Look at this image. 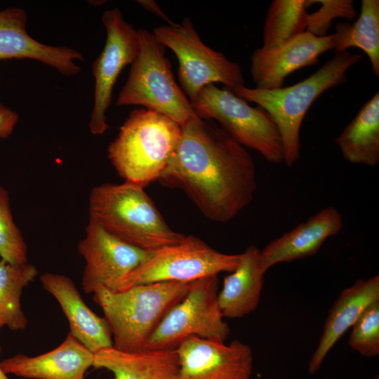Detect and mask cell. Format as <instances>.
I'll return each mask as SVG.
<instances>
[{
	"label": "cell",
	"instance_id": "5b68a950",
	"mask_svg": "<svg viewBox=\"0 0 379 379\" xmlns=\"http://www.w3.org/2000/svg\"><path fill=\"white\" fill-rule=\"evenodd\" d=\"M182 126L170 117L135 109L109 145L108 158L124 182L145 188L158 180L178 145Z\"/></svg>",
	"mask_w": 379,
	"mask_h": 379
},
{
	"label": "cell",
	"instance_id": "f546056e",
	"mask_svg": "<svg viewBox=\"0 0 379 379\" xmlns=\"http://www.w3.org/2000/svg\"><path fill=\"white\" fill-rule=\"evenodd\" d=\"M138 2L146 10L165 20L167 24H172L173 22V21L171 20V19L166 15L162 9L157 5V4L155 3V1L152 0H140L138 1Z\"/></svg>",
	"mask_w": 379,
	"mask_h": 379
},
{
	"label": "cell",
	"instance_id": "7a4b0ae2",
	"mask_svg": "<svg viewBox=\"0 0 379 379\" xmlns=\"http://www.w3.org/2000/svg\"><path fill=\"white\" fill-rule=\"evenodd\" d=\"M361 55L335 52L314 73L288 87L265 90L244 85L232 90L246 101L256 103L272 118L279 131L284 162L292 166L300 157V131L305 115L316 99L328 89L347 81V70L361 61Z\"/></svg>",
	"mask_w": 379,
	"mask_h": 379
},
{
	"label": "cell",
	"instance_id": "cb8c5ba5",
	"mask_svg": "<svg viewBox=\"0 0 379 379\" xmlns=\"http://www.w3.org/2000/svg\"><path fill=\"white\" fill-rule=\"evenodd\" d=\"M39 274L30 264L13 265L0 260V330L7 327L13 331H23L27 326L21 306L23 289Z\"/></svg>",
	"mask_w": 379,
	"mask_h": 379
},
{
	"label": "cell",
	"instance_id": "d4e9b609",
	"mask_svg": "<svg viewBox=\"0 0 379 379\" xmlns=\"http://www.w3.org/2000/svg\"><path fill=\"white\" fill-rule=\"evenodd\" d=\"M313 0H274L267 13L263 27L265 49L278 47L306 32L307 8Z\"/></svg>",
	"mask_w": 379,
	"mask_h": 379
},
{
	"label": "cell",
	"instance_id": "9a60e30c",
	"mask_svg": "<svg viewBox=\"0 0 379 379\" xmlns=\"http://www.w3.org/2000/svg\"><path fill=\"white\" fill-rule=\"evenodd\" d=\"M27 15L20 8L0 11V60L32 59L57 69L65 76L77 74L82 53L65 46L47 45L32 38L27 30Z\"/></svg>",
	"mask_w": 379,
	"mask_h": 379
},
{
	"label": "cell",
	"instance_id": "e0dca14e",
	"mask_svg": "<svg viewBox=\"0 0 379 379\" xmlns=\"http://www.w3.org/2000/svg\"><path fill=\"white\" fill-rule=\"evenodd\" d=\"M93 359L94 353L69 332L54 350L35 357L18 354L1 366L7 375L27 379H84Z\"/></svg>",
	"mask_w": 379,
	"mask_h": 379
},
{
	"label": "cell",
	"instance_id": "52a82bcc",
	"mask_svg": "<svg viewBox=\"0 0 379 379\" xmlns=\"http://www.w3.org/2000/svg\"><path fill=\"white\" fill-rule=\"evenodd\" d=\"M201 119L214 120L237 142L255 150L268 162H284V149L278 128L262 108L253 107L229 88L210 84L191 102Z\"/></svg>",
	"mask_w": 379,
	"mask_h": 379
},
{
	"label": "cell",
	"instance_id": "277c9868",
	"mask_svg": "<svg viewBox=\"0 0 379 379\" xmlns=\"http://www.w3.org/2000/svg\"><path fill=\"white\" fill-rule=\"evenodd\" d=\"M190 282L164 281L122 291L99 287L93 300L101 308L112 333L113 347L138 352L165 315L187 295Z\"/></svg>",
	"mask_w": 379,
	"mask_h": 379
},
{
	"label": "cell",
	"instance_id": "484cf974",
	"mask_svg": "<svg viewBox=\"0 0 379 379\" xmlns=\"http://www.w3.org/2000/svg\"><path fill=\"white\" fill-rule=\"evenodd\" d=\"M0 257L13 265L28 262L27 246L15 224L8 191L0 186Z\"/></svg>",
	"mask_w": 379,
	"mask_h": 379
},
{
	"label": "cell",
	"instance_id": "1f68e13d",
	"mask_svg": "<svg viewBox=\"0 0 379 379\" xmlns=\"http://www.w3.org/2000/svg\"><path fill=\"white\" fill-rule=\"evenodd\" d=\"M374 379H379L378 375L377 377H375Z\"/></svg>",
	"mask_w": 379,
	"mask_h": 379
},
{
	"label": "cell",
	"instance_id": "8992f818",
	"mask_svg": "<svg viewBox=\"0 0 379 379\" xmlns=\"http://www.w3.org/2000/svg\"><path fill=\"white\" fill-rule=\"evenodd\" d=\"M138 54L117 97V106L140 105L184 126L199 117L175 80L165 46L152 32L138 30Z\"/></svg>",
	"mask_w": 379,
	"mask_h": 379
},
{
	"label": "cell",
	"instance_id": "8fae6325",
	"mask_svg": "<svg viewBox=\"0 0 379 379\" xmlns=\"http://www.w3.org/2000/svg\"><path fill=\"white\" fill-rule=\"evenodd\" d=\"M105 46L92 65L95 79L94 102L89 129L93 135L103 134L109 128L106 112L114 86L123 69L135 60L140 46L138 30L126 22L121 11L113 8L104 12Z\"/></svg>",
	"mask_w": 379,
	"mask_h": 379
},
{
	"label": "cell",
	"instance_id": "603a6c76",
	"mask_svg": "<svg viewBox=\"0 0 379 379\" xmlns=\"http://www.w3.org/2000/svg\"><path fill=\"white\" fill-rule=\"evenodd\" d=\"M333 34L335 52L355 47L368 57L372 70L379 76V1L362 0L361 12L353 23L338 22Z\"/></svg>",
	"mask_w": 379,
	"mask_h": 379
},
{
	"label": "cell",
	"instance_id": "4dcf8cb0",
	"mask_svg": "<svg viewBox=\"0 0 379 379\" xmlns=\"http://www.w3.org/2000/svg\"><path fill=\"white\" fill-rule=\"evenodd\" d=\"M1 347L0 345V356H1ZM0 379H9V378L8 377V375L6 374L4 371H3V369L1 368V361H0Z\"/></svg>",
	"mask_w": 379,
	"mask_h": 379
},
{
	"label": "cell",
	"instance_id": "f1b7e54d",
	"mask_svg": "<svg viewBox=\"0 0 379 379\" xmlns=\"http://www.w3.org/2000/svg\"><path fill=\"white\" fill-rule=\"evenodd\" d=\"M18 119L19 115L16 112L0 102V138L10 137Z\"/></svg>",
	"mask_w": 379,
	"mask_h": 379
},
{
	"label": "cell",
	"instance_id": "30bf717a",
	"mask_svg": "<svg viewBox=\"0 0 379 379\" xmlns=\"http://www.w3.org/2000/svg\"><path fill=\"white\" fill-rule=\"evenodd\" d=\"M218 281L215 275L190 282L185 297L165 315L144 350L176 349L190 336L225 342L230 328L218 304Z\"/></svg>",
	"mask_w": 379,
	"mask_h": 379
},
{
	"label": "cell",
	"instance_id": "ffe728a7",
	"mask_svg": "<svg viewBox=\"0 0 379 379\" xmlns=\"http://www.w3.org/2000/svg\"><path fill=\"white\" fill-rule=\"evenodd\" d=\"M93 367L110 371L114 379H179L176 349L124 352L113 347L94 353Z\"/></svg>",
	"mask_w": 379,
	"mask_h": 379
},
{
	"label": "cell",
	"instance_id": "2e32d148",
	"mask_svg": "<svg viewBox=\"0 0 379 379\" xmlns=\"http://www.w3.org/2000/svg\"><path fill=\"white\" fill-rule=\"evenodd\" d=\"M343 227V218L334 206L319 210L305 222L269 242L260 250L265 272L274 265L315 255L324 242Z\"/></svg>",
	"mask_w": 379,
	"mask_h": 379
},
{
	"label": "cell",
	"instance_id": "ba28073f",
	"mask_svg": "<svg viewBox=\"0 0 379 379\" xmlns=\"http://www.w3.org/2000/svg\"><path fill=\"white\" fill-rule=\"evenodd\" d=\"M152 33L176 55L181 88L190 102L210 84L220 83L232 91L244 85L239 65L205 45L190 18H185L180 24L161 25Z\"/></svg>",
	"mask_w": 379,
	"mask_h": 379
},
{
	"label": "cell",
	"instance_id": "3957f363",
	"mask_svg": "<svg viewBox=\"0 0 379 379\" xmlns=\"http://www.w3.org/2000/svg\"><path fill=\"white\" fill-rule=\"evenodd\" d=\"M89 220L134 247L152 251L178 243L185 235L173 230L144 188L124 182L92 188Z\"/></svg>",
	"mask_w": 379,
	"mask_h": 379
},
{
	"label": "cell",
	"instance_id": "ac0fdd59",
	"mask_svg": "<svg viewBox=\"0 0 379 379\" xmlns=\"http://www.w3.org/2000/svg\"><path fill=\"white\" fill-rule=\"evenodd\" d=\"M40 281L59 303L74 338L93 353L113 346L107 321L87 306L71 278L46 272L41 275Z\"/></svg>",
	"mask_w": 379,
	"mask_h": 379
},
{
	"label": "cell",
	"instance_id": "4316f807",
	"mask_svg": "<svg viewBox=\"0 0 379 379\" xmlns=\"http://www.w3.org/2000/svg\"><path fill=\"white\" fill-rule=\"evenodd\" d=\"M348 345L364 357L379 354V301L368 307L352 326Z\"/></svg>",
	"mask_w": 379,
	"mask_h": 379
},
{
	"label": "cell",
	"instance_id": "83f0119b",
	"mask_svg": "<svg viewBox=\"0 0 379 379\" xmlns=\"http://www.w3.org/2000/svg\"><path fill=\"white\" fill-rule=\"evenodd\" d=\"M319 4V8L308 14L306 32L321 37L326 36L332 21L338 18L354 20L357 11L352 0H313Z\"/></svg>",
	"mask_w": 379,
	"mask_h": 379
},
{
	"label": "cell",
	"instance_id": "9c48e42d",
	"mask_svg": "<svg viewBox=\"0 0 379 379\" xmlns=\"http://www.w3.org/2000/svg\"><path fill=\"white\" fill-rule=\"evenodd\" d=\"M240 260L241 253H223L196 237L185 236L178 243L151 251L122 280L117 291L155 282H192L222 272H232Z\"/></svg>",
	"mask_w": 379,
	"mask_h": 379
},
{
	"label": "cell",
	"instance_id": "7402d4cb",
	"mask_svg": "<svg viewBox=\"0 0 379 379\" xmlns=\"http://www.w3.org/2000/svg\"><path fill=\"white\" fill-rule=\"evenodd\" d=\"M348 162L370 167L379 164V93L368 100L335 139Z\"/></svg>",
	"mask_w": 379,
	"mask_h": 379
},
{
	"label": "cell",
	"instance_id": "5bb4252c",
	"mask_svg": "<svg viewBox=\"0 0 379 379\" xmlns=\"http://www.w3.org/2000/svg\"><path fill=\"white\" fill-rule=\"evenodd\" d=\"M333 34L316 36L305 32L274 48L255 49L251 56V74L256 88L283 87L292 72L316 65L323 53L334 49Z\"/></svg>",
	"mask_w": 379,
	"mask_h": 379
},
{
	"label": "cell",
	"instance_id": "4fadbf2b",
	"mask_svg": "<svg viewBox=\"0 0 379 379\" xmlns=\"http://www.w3.org/2000/svg\"><path fill=\"white\" fill-rule=\"evenodd\" d=\"M179 379H251L253 354L239 340L225 342L190 336L176 347Z\"/></svg>",
	"mask_w": 379,
	"mask_h": 379
},
{
	"label": "cell",
	"instance_id": "44dd1931",
	"mask_svg": "<svg viewBox=\"0 0 379 379\" xmlns=\"http://www.w3.org/2000/svg\"><path fill=\"white\" fill-rule=\"evenodd\" d=\"M260 250L250 246L241 253L237 268L224 279L218 301L224 318L239 319L255 311L259 304L265 274Z\"/></svg>",
	"mask_w": 379,
	"mask_h": 379
},
{
	"label": "cell",
	"instance_id": "d6986e66",
	"mask_svg": "<svg viewBox=\"0 0 379 379\" xmlns=\"http://www.w3.org/2000/svg\"><path fill=\"white\" fill-rule=\"evenodd\" d=\"M379 301V276L359 279L342 291L326 318L318 345L308 364V372H317L328 352L352 328L364 312Z\"/></svg>",
	"mask_w": 379,
	"mask_h": 379
},
{
	"label": "cell",
	"instance_id": "6da1fadb",
	"mask_svg": "<svg viewBox=\"0 0 379 379\" xmlns=\"http://www.w3.org/2000/svg\"><path fill=\"white\" fill-rule=\"evenodd\" d=\"M158 181L183 191L208 219L227 222L253 201L256 168L248 150L218 124L199 117L182 126L175 152Z\"/></svg>",
	"mask_w": 379,
	"mask_h": 379
},
{
	"label": "cell",
	"instance_id": "7c38bea8",
	"mask_svg": "<svg viewBox=\"0 0 379 379\" xmlns=\"http://www.w3.org/2000/svg\"><path fill=\"white\" fill-rule=\"evenodd\" d=\"M78 251L85 260L81 284L87 294L99 287L117 291L122 280L151 253L118 239L91 220Z\"/></svg>",
	"mask_w": 379,
	"mask_h": 379
}]
</instances>
